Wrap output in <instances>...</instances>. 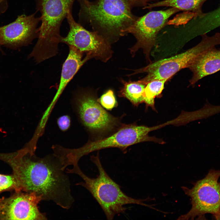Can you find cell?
Returning a JSON list of instances; mask_svg holds the SVG:
<instances>
[{
  "label": "cell",
  "instance_id": "obj_1",
  "mask_svg": "<svg viewBox=\"0 0 220 220\" xmlns=\"http://www.w3.org/2000/svg\"><path fill=\"white\" fill-rule=\"evenodd\" d=\"M54 156L38 158L25 148L0 153V160L11 167L19 192H34L42 200L52 201L68 209L74 201L70 181L59 160Z\"/></svg>",
  "mask_w": 220,
  "mask_h": 220
},
{
  "label": "cell",
  "instance_id": "obj_2",
  "mask_svg": "<svg viewBox=\"0 0 220 220\" xmlns=\"http://www.w3.org/2000/svg\"><path fill=\"white\" fill-rule=\"evenodd\" d=\"M81 20L111 43L128 33L138 17L127 0H79Z\"/></svg>",
  "mask_w": 220,
  "mask_h": 220
},
{
  "label": "cell",
  "instance_id": "obj_3",
  "mask_svg": "<svg viewBox=\"0 0 220 220\" xmlns=\"http://www.w3.org/2000/svg\"><path fill=\"white\" fill-rule=\"evenodd\" d=\"M90 160L98 170L99 174L96 178H91L86 175L80 168L78 163L74 164L72 169H67L66 172L77 174L82 178L83 182L76 185L83 186L90 193L101 207L108 219L112 220L116 215L125 213L127 208L124 206L127 204H138L155 209L152 205L144 203L149 200L150 198H134L122 191L120 186L104 170L99 152L96 156H91Z\"/></svg>",
  "mask_w": 220,
  "mask_h": 220
},
{
  "label": "cell",
  "instance_id": "obj_4",
  "mask_svg": "<svg viewBox=\"0 0 220 220\" xmlns=\"http://www.w3.org/2000/svg\"><path fill=\"white\" fill-rule=\"evenodd\" d=\"M75 0H37L38 7L41 16L38 29V39L30 55L38 62L57 54L61 24L68 13L71 12Z\"/></svg>",
  "mask_w": 220,
  "mask_h": 220
},
{
  "label": "cell",
  "instance_id": "obj_5",
  "mask_svg": "<svg viewBox=\"0 0 220 220\" xmlns=\"http://www.w3.org/2000/svg\"><path fill=\"white\" fill-rule=\"evenodd\" d=\"M200 35L201 41L194 46L173 57L151 62L145 67L135 70L133 74L146 73V76L140 79L146 84L154 80L167 81L181 70L189 68L204 53L220 45V32L211 36L205 33Z\"/></svg>",
  "mask_w": 220,
  "mask_h": 220
},
{
  "label": "cell",
  "instance_id": "obj_6",
  "mask_svg": "<svg viewBox=\"0 0 220 220\" xmlns=\"http://www.w3.org/2000/svg\"><path fill=\"white\" fill-rule=\"evenodd\" d=\"M220 170L211 169L204 178L193 184L191 189L182 187L186 195L191 199L192 207L186 214L178 219H205V215H213L220 213Z\"/></svg>",
  "mask_w": 220,
  "mask_h": 220
},
{
  "label": "cell",
  "instance_id": "obj_7",
  "mask_svg": "<svg viewBox=\"0 0 220 220\" xmlns=\"http://www.w3.org/2000/svg\"><path fill=\"white\" fill-rule=\"evenodd\" d=\"M152 128L134 124L123 125L115 133L107 137L90 141L82 147L68 150V158L72 163H78L83 156L91 152L109 148H117L125 151L129 146L140 142L158 139L148 136Z\"/></svg>",
  "mask_w": 220,
  "mask_h": 220
},
{
  "label": "cell",
  "instance_id": "obj_8",
  "mask_svg": "<svg viewBox=\"0 0 220 220\" xmlns=\"http://www.w3.org/2000/svg\"><path fill=\"white\" fill-rule=\"evenodd\" d=\"M180 11L171 7L165 10L151 11L138 17L128 31L137 40L135 44L130 49L131 54H134L139 49H142L146 60L151 63L150 53L156 43L158 33L167 24L169 18Z\"/></svg>",
  "mask_w": 220,
  "mask_h": 220
},
{
  "label": "cell",
  "instance_id": "obj_9",
  "mask_svg": "<svg viewBox=\"0 0 220 220\" xmlns=\"http://www.w3.org/2000/svg\"><path fill=\"white\" fill-rule=\"evenodd\" d=\"M70 30L61 42L72 46L86 56L90 59L95 58L104 62L108 61L112 54L110 43L95 31H90L76 23L69 12L66 17Z\"/></svg>",
  "mask_w": 220,
  "mask_h": 220
},
{
  "label": "cell",
  "instance_id": "obj_10",
  "mask_svg": "<svg viewBox=\"0 0 220 220\" xmlns=\"http://www.w3.org/2000/svg\"><path fill=\"white\" fill-rule=\"evenodd\" d=\"M78 114L84 126L91 132L102 133L120 127L119 119L107 112L90 93L82 92L75 98Z\"/></svg>",
  "mask_w": 220,
  "mask_h": 220
},
{
  "label": "cell",
  "instance_id": "obj_11",
  "mask_svg": "<svg viewBox=\"0 0 220 220\" xmlns=\"http://www.w3.org/2000/svg\"><path fill=\"white\" fill-rule=\"evenodd\" d=\"M42 200L34 192H15L9 197H3L0 199V219H47L38 206Z\"/></svg>",
  "mask_w": 220,
  "mask_h": 220
},
{
  "label": "cell",
  "instance_id": "obj_12",
  "mask_svg": "<svg viewBox=\"0 0 220 220\" xmlns=\"http://www.w3.org/2000/svg\"><path fill=\"white\" fill-rule=\"evenodd\" d=\"M40 18L35 14L19 16L13 22L0 27V45H19L31 40L38 34Z\"/></svg>",
  "mask_w": 220,
  "mask_h": 220
},
{
  "label": "cell",
  "instance_id": "obj_13",
  "mask_svg": "<svg viewBox=\"0 0 220 220\" xmlns=\"http://www.w3.org/2000/svg\"><path fill=\"white\" fill-rule=\"evenodd\" d=\"M193 73L189 82L194 86L200 80L220 70V48L215 47L200 55L189 68Z\"/></svg>",
  "mask_w": 220,
  "mask_h": 220
},
{
  "label": "cell",
  "instance_id": "obj_14",
  "mask_svg": "<svg viewBox=\"0 0 220 220\" xmlns=\"http://www.w3.org/2000/svg\"><path fill=\"white\" fill-rule=\"evenodd\" d=\"M207 0H164L153 3H148L143 9H151L160 6L177 8L180 11L191 12L196 14V18L204 15L202 10L203 4Z\"/></svg>",
  "mask_w": 220,
  "mask_h": 220
},
{
  "label": "cell",
  "instance_id": "obj_15",
  "mask_svg": "<svg viewBox=\"0 0 220 220\" xmlns=\"http://www.w3.org/2000/svg\"><path fill=\"white\" fill-rule=\"evenodd\" d=\"M122 82L123 86L119 92V97L127 98L134 106L144 102V92L146 84L140 80Z\"/></svg>",
  "mask_w": 220,
  "mask_h": 220
},
{
  "label": "cell",
  "instance_id": "obj_16",
  "mask_svg": "<svg viewBox=\"0 0 220 220\" xmlns=\"http://www.w3.org/2000/svg\"><path fill=\"white\" fill-rule=\"evenodd\" d=\"M196 19L199 20L200 35L207 34L220 27V6L213 11L204 13L201 17Z\"/></svg>",
  "mask_w": 220,
  "mask_h": 220
},
{
  "label": "cell",
  "instance_id": "obj_17",
  "mask_svg": "<svg viewBox=\"0 0 220 220\" xmlns=\"http://www.w3.org/2000/svg\"><path fill=\"white\" fill-rule=\"evenodd\" d=\"M167 81L164 80H154L146 84L144 92V102L146 106H150L155 110V98L161 95Z\"/></svg>",
  "mask_w": 220,
  "mask_h": 220
},
{
  "label": "cell",
  "instance_id": "obj_18",
  "mask_svg": "<svg viewBox=\"0 0 220 220\" xmlns=\"http://www.w3.org/2000/svg\"><path fill=\"white\" fill-rule=\"evenodd\" d=\"M14 190L20 192L16 180L13 174L4 175L0 174V193L6 191Z\"/></svg>",
  "mask_w": 220,
  "mask_h": 220
},
{
  "label": "cell",
  "instance_id": "obj_19",
  "mask_svg": "<svg viewBox=\"0 0 220 220\" xmlns=\"http://www.w3.org/2000/svg\"><path fill=\"white\" fill-rule=\"evenodd\" d=\"M101 106L106 109L111 110L117 105V102L113 91L109 90L97 99Z\"/></svg>",
  "mask_w": 220,
  "mask_h": 220
},
{
  "label": "cell",
  "instance_id": "obj_20",
  "mask_svg": "<svg viewBox=\"0 0 220 220\" xmlns=\"http://www.w3.org/2000/svg\"><path fill=\"white\" fill-rule=\"evenodd\" d=\"M71 123L70 118L68 115H64L60 117L57 120L58 127L63 131H65L68 129L71 125Z\"/></svg>",
  "mask_w": 220,
  "mask_h": 220
},
{
  "label": "cell",
  "instance_id": "obj_21",
  "mask_svg": "<svg viewBox=\"0 0 220 220\" xmlns=\"http://www.w3.org/2000/svg\"><path fill=\"white\" fill-rule=\"evenodd\" d=\"M131 8L134 6H145L148 2L156 0H127Z\"/></svg>",
  "mask_w": 220,
  "mask_h": 220
},
{
  "label": "cell",
  "instance_id": "obj_22",
  "mask_svg": "<svg viewBox=\"0 0 220 220\" xmlns=\"http://www.w3.org/2000/svg\"><path fill=\"white\" fill-rule=\"evenodd\" d=\"M215 219L217 220H220V213L218 214L213 215Z\"/></svg>",
  "mask_w": 220,
  "mask_h": 220
},
{
  "label": "cell",
  "instance_id": "obj_23",
  "mask_svg": "<svg viewBox=\"0 0 220 220\" xmlns=\"http://www.w3.org/2000/svg\"><path fill=\"white\" fill-rule=\"evenodd\" d=\"M6 0H0V4H2V3L4 2Z\"/></svg>",
  "mask_w": 220,
  "mask_h": 220
}]
</instances>
